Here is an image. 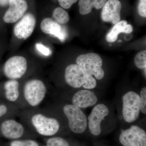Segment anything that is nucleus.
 <instances>
[{
	"instance_id": "obj_1",
	"label": "nucleus",
	"mask_w": 146,
	"mask_h": 146,
	"mask_svg": "<svg viewBox=\"0 0 146 146\" xmlns=\"http://www.w3.org/2000/svg\"><path fill=\"white\" fill-rule=\"evenodd\" d=\"M65 81L73 88L82 87L86 89L96 88L97 82L93 76L88 74L77 64L68 65L65 70Z\"/></svg>"
},
{
	"instance_id": "obj_2",
	"label": "nucleus",
	"mask_w": 146,
	"mask_h": 146,
	"mask_svg": "<svg viewBox=\"0 0 146 146\" xmlns=\"http://www.w3.org/2000/svg\"><path fill=\"white\" fill-rule=\"evenodd\" d=\"M76 62L87 74L94 76L97 79L100 80L104 77L103 61L99 55L94 53L80 55L77 58Z\"/></svg>"
},
{
	"instance_id": "obj_3",
	"label": "nucleus",
	"mask_w": 146,
	"mask_h": 146,
	"mask_svg": "<svg viewBox=\"0 0 146 146\" xmlns=\"http://www.w3.org/2000/svg\"><path fill=\"white\" fill-rule=\"evenodd\" d=\"M63 112L69 122L70 129L77 134L83 133L87 126V120L84 112L73 104H67L63 108Z\"/></svg>"
},
{
	"instance_id": "obj_4",
	"label": "nucleus",
	"mask_w": 146,
	"mask_h": 146,
	"mask_svg": "<svg viewBox=\"0 0 146 146\" xmlns=\"http://www.w3.org/2000/svg\"><path fill=\"white\" fill-rule=\"evenodd\" d=\"M123 117L125 121L131 123L138 119L140 114V97L133 91L127 92L122 97Z\"/></svg>"
},
{
	"instance_id": "obj_5",
	"label": "nucleus",
	"mask_w": 146,
	"mask_h": 146,
	"mask_svg": "<svg viewBox=\"0 0 146 146\" xmlns=\"http://www.w3.org/2000/svg\"><path fill=\"white\" fill-rule=\"evenodd\" d=\"M46 89L44 84L39 80H30L26 83L24 87V96L31 106L39 105L44 99Z\"/></svg>"
},
{
	"instance_id": "obj_6",
	"label": "nucleus",
	"mask_w": 146,
	"mask_h": 146,
	"mask_svg": "<svg viewBox=\"0 0 146 146\" xmlns=\"http://www.w3.org/2000/svg\"><path fill=\"white\" fill-rule=\"evenodd\" d=\"M119 140L123 146H146V133L140 127L132 125L122 131Z\"/></svg>"
},
{
	"instance_id": "obj_7",
	"label": "nucleus",
	"mask_w": 146,
	"mask_h": 146,
	"mask_svg": "<svg viewBox=\"0 0 146 146\" xmlns=\"http://www.w3.org/2000/svg\"><path fill=\"white\" fill-rule=\"evenodd\" d=\"M32 123L37 132L45 136H51L57 133L60 124L54 118H48L41 114H36L32 118Z\"/></svg>"
},
{
	"instance_id": "obj_8",
	"label": "nucleus",
	"mask_w": 146,
	"mask_h": 146,
	"mask_svg": "<svg viewBox=\"0 0 146 146\" xmlns=\"http://www.w3.org/2000/svg\"><path fill=\"white\" fill-rule=\"evenodd\" d=\"M27 62L23 56H15L10 58L5 64L3 72L8 78L12 80L21 78L26 72Z\"/></svg>"
},
{
	"instance_id": "obj_9",
	"label": "nucleus",
	"mask_w": 146,
	"mask_h": 146,
	"mask_svg": "<svg viewBox=\"0 0 146 146\" xmlns=\"http://www.w3.org/2000/svg\"><path fill=\"white\" fill-rule=\"evenodd\" d=\"M109 113V109L103 104L96 105L92 109L88 117L87 124L90 132L94 136H99L101 133L102 122Z\"/></svg>"
},
{
	"instance_id": "obj_10",
	"label": "nucleus",
	"mask_w": 146,
	"mask_h": 146,
	"mask_svg": "<svg viewBox=\"0 0 146 146\" xmlns=\"http://www.w3.org/2000/svg\"><path fill=\"white\" fill-rule=\"evenodd\" d=\"M36 23V18L33 14H25L14 27V35L19 39H27L34 31Z\"/></svg>"
},
{
	"instance_id": "obj_11",
	"label": "nucleus",
	"mask_w": 146,
	"mask_h": 146,
	"mask_svg": "<svg viewBox=\"0 0 146 146\" xmlns=\"http://www.w3.org/2000/svg\"><path fill=\"white\" fill-rule=\"evenodd\" d=\"M9 7L3 16V21L7 23H14L24 16L28 9L25 0H9Z\"/></svg>"
},
{
	"instance_id": "obj_12",
	"label": "nucleus",
	"mask_w": 146,
	"mask_h": 146,
	"mask_svg": "<svg viewBox=\"0 0 146 146\" xmlns=\"http://www.w3.org/2000/svg\"><path fill=\"white\" fill-rule=\"evenodd\" d=\"M121 4L119 0H108L102 7L101 18L103 21L113 25L121 21Z\"/></svg>"
},
{
	"instance_id": "obj_13",
	"label": "nucleus",
	"mask_w": 146,
	"mask_h": 146,
	"mask_svg": "<svg viewBox=\"0 0 146 146\" xmlns=\"http://www.w3.org/2000/svg\"><path fill=\"white\" fill-rule=\"evenodd\" d=\"M40 28L44 33L53 35L62 42L67 37V32L60 24L51 18H46L42 20L40 24Z\"/></svg>"
},
{
	"instance_id": "obj_14",
	"label": "nucleus",
	"mask_w": 146,
	"mask_h": 146,
	"mask_svg": "<svg viewBox=\"0 0 146 146\" xmlns=\"http://www.w3.org/2000/svg\"><path fill=\"white\" fill-rule=\"evenodd\" d=\"M98 98L94 93L88 90L83 89L77 92L73 97V105L80 108L94 106L98 102Z\"/></svg>"
},
{
	"instance_id": "obj_15",
	"label": "nucleus",
	"mask_w": 146,
	"mask_h": 146,
	"mask_svg": "<svg viewBox=\"0 0 146 146\" xmlns=\"http://www.w3.org/2000/svg\"><path fill=\"white\" fill-rule=\"evenodd\" d=\"M3 135L9 139H17L21 138L24 132L23 126L20 123L13 120L6 121L1 125Z\"/></svg>"
},
{
	"instance_id": "obj_16",
	"label": "nucleus",
	"mask_w": 146,
	"mask_h": 146,
	"mask_svg": "<svg viewBox=\"0 0 146 146\" xmlns=\"http://www.w3.org/2000/svg\"><path fill=\"white\" fill-rule=\"evenodd\" d=\"M133 31L132 26L128 24L125 21H120L115 24L106 36V40L108 42L112 43L117 40L118 36L120 33H130Z\"/></svg>"
},
{
	"instance_id": "obj_17",
	"label": "nucleus",
	"mask_w": 146,
	"mask_h": 146,
	"mask_svg": "<svg viewBox=\"0 0 146 146\" xmlns=\"http://www.w3.org/2000/svg\"><path fill=\"white\" fill-rule=\"evenodd\" d=\"M108 0H80L78 3L79 12L82 15L91 13L93 8L100 9Z\"/></svg>"
},
{
	"instance_id": "obj_18",
	"label": "nucleus",
	"mask_w": 146,
	"mask_h": 146,
	"mask_svg": "<svg viewBox=\"0 0 146 146\" xmlns=\"http://www.w3.org/2000/svg\"><path fill=\"white\" fill-rule=\"evenodd\" d=\"M19 83L15 80H9L5 82L4 88L7 99L11 102L16 101L19 96Z\"/></svg>"
},
{
	"instance_id": "obj_19",
	"label": "nucleus",
	"mask_w": 146,
	"mask_h": 146,
	"mask_svg": "<svg viewBox=\"0 0 146 146\" xmlns=\"http://www.w3.org/2000/svg\"><path fill=\"white\" fill-rule=\"evenodd\" d=\"M53 20L60 25H65L70 20V16L67 11L62 7H58L53 11Z\"/></svg>"
},
{
	"instance_id": "obj_20",
	"label": "nucleus",
	"mask_w": 146,
	"mask_h": 146,
	"mask_svg": "<svg viewBox=\"0 0 146 146\" xmlns=\"http://www.w3.org/2000/svg\"><path fill=\"white\" fill-rule=\"evenodd\" d=\"M134 63L139 69L146 68V51L143 50L138 52L134 58Z\"/></svg>"
},
{
	"instance_id": "obj_21",
	"label": "nucleus",
	"mask_w": 146,
	"mask_h": 146,
	"mask_svg": "<svg viewBox=\"0 0 146 146\" xmlns=\"http://www.w3.org/2000/svg\"><path fill=\"white\" fill-rule=\"evenodd\" d=\"M47 146H70L67 141L61 137H54L48 139Z\"/></svg>"
},
{
	"instance_id": "obj_22",
	"label": "nucleus",
	"mask_w": 146,
	"mask_h": 146,
	"mask_svg": "<svg viewBox=\"0 0 146 146\" xmlns=\"http://www.w3.org/2000/svg\"><path fill=\"white\" fill-rule=\"evenodd\" d=\"M140 110L143 114H146V88L144 87L140 93Z\"/></svg>"
},
{
	"instance_id": "obj_23",
	"label": "nucleus",
	"mask_w": 146,
	"mask_h": 146,
	"mask_svg": "<svg viewBox=\"0 0 146 146\" xmlns=\"http://www.w3.org/2000/svg\"><path fill=\"white\" fill-rule=\"evenodd\" d=\"M36 47L37 50L45 56H48L51 54L52 52L50 50L40 43H37Z\"/></svg>"
},
{
	"instance_id": "obj_24",
	"label": "nucleus",
	"mask_w": 146,
	"mask_h": 146,
	"mask_svg": "<svg viewBox=\"0 0 146 146\" xmlns=\"http://www.w3.org/2000/svg\"><path fill=\"white\" fill-rule=\"evenodd\" d=\"M138 11L140 16L146 18V0H140L138 6Z\"/></svg>"
},
{
	"instance_id": "obj_25",
	"label": "nucleus",
	"mask_w": 146,
	"mask_h": 146,
	"mask_svg": "<svg viewBox=\"0 0 146 146\" xmlns=\"http://www.w3.org/2000/svg\"><path fill=\"white\" fill-rule=\"evenodd\" d=\"M78 0H58L60 6L63 9H68Z\"/></svg>"
},
{
	"instance_id": "obj_26",
	"label": "nucleus",
	"mask_w": 146,
	"mask_h": 146,
	"mask_svg": "<svg viewBox=\"0 0 146 146\" xmlns=\"http://www.w3.org/2000/svg\"><path fill=\"white\" fill-rule=\"evenodd\" d=\"M11 146H26L25 141H13L11 143Z\"/></svg>"
},
{
	"instance_id": "obj_27",
	"label": "nucleus",
	"mask_w": 146,
	"mask_h": 146,
	"mask_svg": "<svg viewBox=\"0 0 146 146\" xmlns=\"http://www.w3.org/2000/svg\"><path fill=\"white\" fill-rule=\"evenodd\" d=\"M7 112V108L4 105H0V117L5 115Z\"/></svg>"
},
{
	"instance_id": "obj_28",
	"label": "nucleus",
	"mask_w": 146,
	"mask_h": 146,
	"mask_svg": "<svg viewBox=\"0 0 146 146\" xmlns=\"http://www.w3.org/2000/svg\"><path fill=\"white\" fill-rule=\"evenodd\" d=\"M25 141L26 146H39V145L35 141L32 140H27Z\"/></svg>"
},
{
	"instance_id": "obj_29",
	"label": "nucleus",
	"mask_w": 146,
	"mask_h": 146,
	"mask_svg": "<svg viewBox=\"0 0 146 146\" xmlns=\"http://www.w3.org/2000/svg\"><path fill=\"white\" fill-rule=\"evenodd\" d=\"M9 0H0V6L5 7L8 5Z\"/></svg>"
}]
</instances>
